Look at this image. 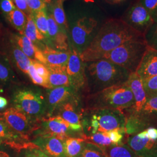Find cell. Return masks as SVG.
<instances>
[{
  "mask_svg": "<svg viewBox=\"0 0 157 157\" xmlns=\"http://www.w3.org/2000/svg\"><path fill=\"white\" fill-rule=\"evenodd\" d=\"M95 9L85 8L75 12L69 18L67 37L71 50L80 56L95 37L107 19Z\"/></svg>",
  "mask_w": 157,
  "mask_h": 157,
  "instance_id": "cell-2",
  "label": "cell"
},
{
  "mask_svg": "<svg viewBox=\"0 0 157 157\" xmlns=\"http://www.w3.org/2000/svg\"><path fill=\"white\" fill-rule=\"evenodd\" d=\"M43 127L46 135L42 136H56L63 141L67 139V133L70 128L69 124L60 116L44 119Z\"/></svg>",
  "mask_w": 157,
  "mask_h": 157,
  "instance_id": "cell-20",
  "label": "cell"
},
{
  "mask_svg": "<svg viewBox=\"0 0 157 157\" xmlns=\"http://www.w3.org/2000/svg\"><path fill=\"white\" fill-rule=\"evenodd\" d=\"M63 1H65V0H63Z\"/></svg>",
  "mask_w": 157,
  "mask_h": 157,
  "instance_id": "cell-51",
  "label": "cell"
},
{
  "mask_svg": "<svg viewBox=\"0 0 157 157\" xmlns=\"http://www.w3.org/2000/svg\"><path fill=\"white\" fill-rule=\"evenodd\" d=\"M126 144L138 157H157V140L131 135L126 136Z\"/></svg>",
  "mask_w": 157,
  "mask_h": 157,
  "instance_id": "cell-15",
  "label": "cell"
},
{
  "mask_svg": "<svg viewBox=\"0 0 157 157\" xmlns=\"http://www.w3.org/2000/svg\"><path fill=\"white\" fill-rule=\"evenodd\" d=\"M126 136L134 135L149 127L157 128V94L148 95L140 111L124 113Z\"/></svg>",
  "mask_w": 157,
  "mask_h": 157,
  "instance_id": "cell-8",
  "label": "cell"
},
{
  "mask_svg": "<svg viewBox=\"0 0 157 157\" xmlns=\"http://www.w3.org/2000/svg\"><path fill=\"white\" fill-rule=\"evenodd\" d=\"M85 141L99 146L101 148L113 146L112 142L107 135V132H98L90 136H83Z\"/></svg>",
  "mask_w": 157,
  "mask_h": 157,
  "instance_id": "cell-31",
  "label": "cell"
},
{
  "mask_svg": "<svg viewBox=\"0 0 157 157\" xmlns=\"http://www.w3.org/2000/svg\"><path fill=\"white\" fill-rule=\"evenodd\" d=\"M29 8L32 12L47 10V6L41 0H26Z\"/></svg>",
  "mask_w": 157,
  "mask_h": 157,
  "instance_id": "cell-41",
  "label": "cell"
},
{
  "mask_svg": "<svg viewBox=\"0 0 157 157\" xmlns=\"http://www.w3.org/2000/svg\"><path fill=\"white\" fill-rule=\"evenodd\" d=\"M126 117L118 109H88L84 116L83 126L87 135L107 132L118 128H125Z\"/></svg>",
  "mask_w": 157,
  "mask_h": 157,
  "instance_id": "cell-6",
  "label": "cell"
},
{
  "mask_svg": "<svg viewBox=\"0 0 157 157\" xmlns=\"http://www.w3.org/2000/svg\"><path fill=\"white\" fill-rule=\"evenodd\" d=\"M2 143V139L1 138H0V145Z\"/></svg>",
  "mask_w": 157,
  "mask_h": 157,
  "instance_id": "cell-49",
  "label": "cell"
},
{
  "mask_svg": "<svg viewBox=\"0 0 157 157\" xmlns=\"http://www.w3.org/2000/svg\"><path fill=\"white\" fill-rule=\"evenodd\" d=\"M41 1H43L45 3V4H47V5L49 6V5H50L54 2V0H41Z\"/></svg>",
  "mask_w": 157,
  "mask_h": 157,
  "instance_id": "cell-47",
  "label": "cell"
},
{
  "mask_svg": "<svg viewBox=\"0 0 157 157\" xmlns=\"http://www.w3.org/2000/svg\"><path fill=\"white\" fill-rule=\"evenodd\" d=\"M19 157H53L48 155L36 145L26 146Z\"/></svg>",
  "mask_w": 157,
  "mask_h": 157,
  "instance_id": "cell-34",
  "label": "cell"
},
{
  "mask_svg": "<svg viewBox=\"0 0 157 157\" xmlns=\"http://www.w3.org/2000/svg\"><path fill=\"white\" fill-rule=\"evenodd\" d=\"M143 39L142 34L121 19H107L89 46L80 56L84 62L100 59L107 52L129 41Z\"/></svg>",
  "mask_w": 157,
  "mask_h": 157,
  "instance_id": "cell-1",
  "label": "cell"
},
{
  "mask_svg": "<svg viewBox=\"0 0 157 157\" xmlns=\"http://www.w3.org/2000/svg\"><path fill=\"white\" fill-rule=\"evenodd\" d=\"M32 17L37 28L43 34L47 41L48 39V21L47 10L39 11L32 12ZM47 45V44H46Z\"/></svg>",
  "mask_w": 157,
  "mask_h": 157,
  "instance_id": "cell-30",
  "label": "cell"
},
{
  "mask_svg": "<svg viewBox=\"0 0 157 157\" xmlns=\"http://www.w3.org/2000/svg\"><path fill=\"white\" fill-rule=\"evenodd\" d=\"M60 108L61 117L69 124L70 128L74 131H81L82 124L80 115L76 112L75 107L71 102H66Z\"/></svg>",
  "mask_w": 157,
  "mask_h": 157,
  "instance_id": "cell-23",
  "label": "cell"
},
{
  "mask_svg": "<svg viewBox=\"0 0 157 157\" xmlns=\"http://www.w3.org/2000/svg\"><path fill=\"white\" fill-rule=\"evenodd\" d=\"M3 33H4L2 31V26H1V25L0 24V42L2 41V39H3V37H4V35Z\"/></svg>",
  "mask_w": 157,
  "mask_h": 157,
  "instance_id": "cell-46",
  "label": "cell"
},
{
  "mask_svg": "<svg viewBox=\"0 0 157 157\" xmlns=\"http://www.w3.org/2000/svg\"><path fill=\"white\" fill-rule=\"evenodd\" d=\"M8 39L11 41L28 56L32 61H38L45 65V60L42 51L23 34L13 33L10 30L5 32Z\"/></svg>",
  "mask_w": 157,
  "mask_h": 157,
  "instance_id": "cell-14",
  "label": "cell"
},
{
  "mask_svg": "<svg viewBox=\"0 0 157 157\" xmlns=\"http://www.w3.org/2000/svg\"><path fill=\"white\" fill-rule=\"evenodd\" d=\"M85 140L78 138H67L63 142L64 152L67 157H78L84 149Z\"/></svg>",
  "mask_w": 157,
  "mask_h": 157,
  "instance_id": "cell-28",
  "label": "cell"
},
{
  "mask_svg": "<svg viewBox=\"0 0 157 157\" xmlns=\"http://www.w3.org/2000/svg\"><path fill=\"white\" fill-rule=\"evenodd\" d=\"M17 135L5 122L0 121V138L12 139L17 137Z\"/></svg>",
  "mask_w": 157,
  "mask_h": 157,
  "instance_id": "cell-37",
  "label": "cell"
},
{
  "mask_svg": "<svg viewBox=\"0 0 157 157\" xmlns=\"http://www.w3.org/2000/svg\"><path fill=\"white\" fill-rule=\"evenodd\" d=\"M0 1H1V0H0Z\"/></svg>",
  "mask_w": 157,
  "mask_h": 157,
  "instance_id": "cell-52",
  "label": "cell"
},
{
  "mask_svg": "<svg viewBox=\"0 0 157 157\" xmlns=\"http://www.w3.org/2000/svg\"><path fill=\"white\" fill-rule=\"evenodd\" d=\"M17 77L8 58L3 52H0V90L15 83Z\"/></svg>",
  "mask_w": 157,
  "mask_h": 157,
  "instance_id": "cell-22",
  "label": "cell"
},
{
  "mask_svg": "<svg viewBox=\"0 0 157 157\" xmlns=\"http://www.w3.org/2000/svg\"><path fill=\"white\" fill-rule=\"evenodd\" d=\"M101 148L107 157H138L126 143Z\"/></svg>",
  "mask_w": 157,
  "mask_h": 157,
  "instance_id": "cell-29",
  "label": "cell"
},
{
  "mask_svg": "<svg viewBox=\"0 0 157 157\" xmlns=\"http://www.w3.org/2000/svg\"><path fill=\"white\" fill-rule=\"evenodd\" d=\"M11 101L14 108L32 118H39L48 110L46 96L36 87L15 88L12 91Z\"/></svg>",
  "mask_w": 157,
  "mask_h": 157,
  "instance_id": "cell-5",
  "label": "cell"
},
{
  "mask_svg": "<svg viewBox=\"0 0 157 157\" xmlns=\"http://www.w3.org/2000/svg\"><path fill=\"white\" fill-rule=\"evenodd\" d=\"M0 157H11L10 156V155L4 151H2L0 150Z\"/></svg>",
  "mask_w": 157,
  "mask_h": 157,
  "instance_id": "cell-45",
  "label": "cell"
},
{
  "mask_svg": "<svg viewBox=\"0 0 157 157\" xmlns=\"http://www.w3.org/2000/svg\"><path fill=\"white\" fill-rule=\"evenodd\" d=\"M147 47L144 39L131 40L107 52L101 59L124 67L130 73H135Z\"/></svg>",
  "mask_w": 157,
  "mask_h": 157,
  "instance_id": "cell-7",
  "label": "cell"
},
{
  "mask_svg": "<svg viewBox=\"0 0 157 157\" xmlns=\"http://www.w3.org/2000/svg\"><path fill=\"white\" fill-rule=\"evenodd\" d=\"M147 96L157 94V75L143 80Z\"/></svg>",
  "mask_w": 157,
  "mask_h": 157,
  "instance_id": "cell-36",
  "label": "cell"
},
{
  "mask_svg": "<svg viewBox=\"0 0 157 157\" xmlns=\"http://www.w3.org/2000/svg\"><path fill=\"white\" fill-rule=\"evenodd\" d=\"M63 140L56 136H41L34 141L41 150L53 157H67L64 152Z\"/></svg>",
  "mask_w": 157,
  "mask_h": 157,
  "instance_id": "cell-17",
  "label": "cell"
},
{
  "mask_svg": "<svg viewBox=\"0 0 157 157\" xmlns=\"http://www.w3.org/2000/svg\"><path fill=\"white\" fill-rule=\"evenodd\" d=\"M144 40L147 45L157 51V23L154 22L144 34Z\"/></svg>",
  "mask_w": 157,
  "mask_h": 157,
  "instance_id": "cell-32",
  "label": "cell"
},
{
  "mask_svg": "<svg viewBox=\"0 0 157 157\" xmlns=\"http://www.w3.org/2000/svg\"><path fill=\"white\" fill-rule=\"evenodd\" d=\"M107 2L111 4H117L122 2L124 0H105Z\"/></svg>",
  "mask_w": 157,
  "mask_h": 157,
  "instance_id": "cell-44",
  "label": "cell"
},
{
  "mask_svg": "<svg viewBox=\"0 0 157 157\" xmlns=\"http://www.w3.org/2000/svg\"><path fill=\"white\" fill-rule=\"evenodd\" d=\"M133 95L126 83L107 88L88 97V109H109L124 111L133 107Z\"/></svg>",
  "mask_w": 157,
  "mask_h": 157,
  "instance_id": "cell-4",
  "label": "cell"
},
{
  "mask_svg": "<svg viewBox=\"0 0 157 157\" xmlns=\"http://www.w3.org/2000/svg\"><path fill=\"white\" fill-rule=\"evenodd\" d=\"M126 84L128 86L133 95L135 103L133 107L122 111L124 113L139 112L145 104L147 97L143 80L136 72L131 73Z\"/></svg>",
  "mask_w": 157,
  "mask_h": 157,
  "instance_id": "cell-16",
  "label": "cell"
},
{
  "mask_svg": "<svg viewBox=\"0 0 157 157\" xmlns=\"http://www.w3.org/2000/svg\"><path fill=\"white\" fill-rule=\"evenodd\" d=\"M136 73L142 80L157 76V50L147 47Z\"/></svg>",
  "mask_w": 157,
  "mask_h": 157,
  "instance_id": "cell-18",
  "label": "cell"
},
{
  "mask_svg": "<svg viewBox=\"0 0 157 157\" xmlns=\"http://www.w3.org/2000/svg\"><path fill=\"white\" fill-rule=\"evenodd\" d=\"M2 41L4 44L2 52L8 58L13 69H15L17 71L29 76V70L32 63V60L19 47L8 39L6 34L4 35Z\"/></svg>",
  "mask_w": 157,
  "mask_h": 157,
  "instance_id": "cell-11",
  "label": "cell"
},
{
  "mask_svg": "<svg viewBox=\"0 0 157 157\" xmlns=\"http://www.w3.org/2000/svg\"><path fill=\"white\" fill-rule=\"evenodd\" d=\"M4 17L12 27L21 34H23L27 22V16L17 8L4 16Z\"/></svg>",
  "mask_w": 157,
  "mask_h": 157,
  "instance_id": "cell-27",
  "label": "cell"
},
{
  "mask_svg": "<svg viewBox=\"0 0 157 157\" xmlns=\"http://www.w3.org/2000/svg\"><path fill=\"white\" fill-rule=\"evenodd\" d=\"M84 67L86 86L89 94L126 83L131 73L105 59L84 62Z\"/></svg>",
  "mask_w": 157,
  "mask_h": 157,
  "instance_id": "cell-3",
  "label": "cell"
},
{
  "mask_svg": "<svg viewBox=\"0 0 157 157\" xmlns=\"http://www.w3.org/2000/svg\"><path fill=\"white\" fill-rule=\"evenodd\" d=\"M84 147L81 155L83 157H107L103 150L99 146L88 143Z\"/></svg>",
  "mask_w": 157,
  "mask_h": 157,
  "instance_id": "cell-33",
  "label": "cell"
},
{
  "mask_svg": "<svg viewBox=\"0 0 157 157\" xmlns=\"http://www.w3.org/2000/svg\"><path fill=\"white\" fill-rule=\"evenodd\" d=\"M120 19L143 36L154 22L151 15L138 0L129 6Z\"/></svg>",
  "mask_w": 157,
  "mask_h": 157,
  "instance_id": "cell-9",
  "label": "cell"
},
{
  "mask_svg": "<svg viewBox=\"0 0 157 157\" xmlns=\"http://www.w3.org/2000/svg\"><path fill=\"white\" fill-rule=\"evenodd\" d=\"M47 67L50 72L48 82L51 89L62 86H71L69 79L66 71L67 68Z\"/></svg>",
  "mask_w": 157,
  "mask_h": 157,
  "instance_id": "cell-26",
  "label": "cell"
},
{
  "mask_svg": "<svg viewBox=\"0 0 157 157\" xmlns=\"http://www.w3.org/2000/svg\"><path fill=\"white\" fill-rule=\"evenodd\" d=\"M153 19H154V21L155 22L157 23V13H156V15H155L154 17H153Z\"/></svg>",
  "mask_w": 157,
  "mask_h": 157,
  "instance_id": "cell-48",
  "label": "cell"
},
{
  "mask_svg": "<svg viewBox=\"0 0 157 157\" xmlns=\"http://www.w3.org/2000/svg\"><path fill=\"white\" fill-rule=\"evenodd\" d=\"M15 6L18 10L23 12L27 17L31 15L32 11L29 8L26 0H12Z\"/></svg>",
  "mask_w": 157,
  "mask_h": 157,
  "instance_id": "cell-42",
  "label": "cell"
},
{
  "mask_svg": "<svg viewBox=\"0 0 157 157\" xmlns=\"http://www.w3.org/2000/svg\"><path fill=\"white\" fill-rule=\"evenodd\" d=\"M17 7L12 0H1L0 1V13L4 17L14 10Z\"/></svg>",
  "mask_w": 157,
  "mask_h": 157,
  "instance_id": "cell-39",
  "label": "cell"
},
{
  "mask_svg": "<svg viewBox=\"0 0 157 157\" xmlns=\"http://www.w3.org/2000/svg\"><path fill=\"white\" fill-rule=\"evenodd\" d=\"M23 35L28 37L34 45H36L41 50H42L46 45L47 40L43 34L41 33L38 29L37 28L32 15L27 17V22Z\"/></svg>",
  "mask_w": 157,
  "mask_h": 157,
  "instance_id": "cell-24",
  "label": "cell"
},
{
  "mask_svg": "<svg viewBox=\"0 0 157 157\" xmlns=\"http://www.w3.org/2000/svg\"><path fill=\"white\" fill-rule=\"evenodd\" d=\"M66 71L73 89L79 90L86 86L84 62L75 51L71 50Z\"/></svg>",
  "mask_w": 157,
  "mask_h": 157,
  "instance_id": "cell-10",
  "label": "cell"
},
{
  "mask_svg": "<svg viewBox=\"0 0 157 157\" xmlns=\"http://www.w3.org/2000/svg\"><path fill=\"white\" fill-rule=\"evenodd\" d=\"M29 76L32 79V81L33 82L34 84L39 85L40 86H42L46 89H51L50 84L46 82L45 80L42 78L39 74L37 73L34 67L32 61V63L30 65V67H29Z\"/></svg>",
  "mask_w": 157,
  "mask_h": 157,
  "instance_id": "cell-35",
  "label": "cell"
},
{
  "mask_svg": "<svg viewBox=\"0 0 157 157\" xmlns=\"http://www.w3.org/2000/svg\"><path fill=\"white\" fill-rule=\"evenodd\" d=\"M8 105V101L6 98L0 96V109L6 108Z\"/></svg>",
  "mask_w": 157,
  "mask_h": 157,
  "instance_id": "cell-43",
  "label": "cell"
},
{
  "mask_svg": "<svg viewBox=\"0 0 157 157\" xmlns=\"http://www.w3.org/2000/svg\"><path fill=\"white\" fill-rule=\"evenodd\" d=\"M72 95V88L70 86L58 87L47 91V102L48 110L52 113L56 108L67 102Z\"/></svg>",
  "mask_w": 157,
  "mask_h": 157,
  "instance_id": "cell-19",
  "label": "cell"
},
{
  "mask_svg": "<svg viewBox=\"0 0 157 157\" xmlns=\"http://www.w3.org/2000/svg\"><path fill=\"white\" fill-rule=\"evenodd\" d=\"M32 63L37 73H38L39 75H40L42 78H43L46 82L49 83L48 78L50 72L48 67H47L44 64L38 61H32Z\"/></svg>",
  "mask_w": 157,
  "mask_h": 157,
  "instance_id": "cell-38",
  "label": "cell"
},
{
  "mask_svg": "<svg viewBox=\"0 0 157 157\" xmlns=\"http://www.w3.org/2000/svg\"></svg>",
  "mask_w": 157,
  "mask_h": 157,
  "instance_id": "cell-53",
  "label": "cell"
},
{
  "mask_svg": "<svg viewBox=\"0 0 157 157\" xmlns=\"http://www.w3.org/2000/svg\"><path fill=\"white\" fill-rule=\"evenodd\" d=\"M83 157V156H82V155H81V156H79V157Z\"/></svg>",
  "mask_w": 157,
  "mask_h": 157,
  "instance_id": "cell-50",
  "label": "cell"
},
{
  "mask_svg": "<svg viewBox=\"0 0 157 157\" xmlns=\"http://www.w3.org/2000/svg\"><path fill=\"white\" fill-rule=\"evenodd\" d=\"M141 4L149 12L152 17L157 13V0H138Z\"/></svg>",
  "mask_w": 157,
  "mask_h": 157,
  "instance_id": "cell-40",
  "label": "cell"
},
{
  "mask_svg": "<svg viewBox=\"0 0 157 157\" xmlns=\"http://www.w3.org/2000/svg\"><path fill=\"white\" fill-rule=\"evenodd\" d=\"M47 21L48 39L46 45L56 50L69 51L67 33L58 26L50 11H47Z\"/></svg>",
  "mask_w": 157,
  "mask_h": 157,
  "instance_id": "cell-13",
  "label": "cell"
},
{
  "mask_svg": "<svg viewBox=\"0 0 157 157\" xmlns=\"http://www.w3.org/2000/svg\"><path fill=\"white\" fill-rule=\"evenodd\" d=\"M47 67L67 68L71 51H62L53 49L45 45L42 50Z\"/></svg>",
  "mask_w": 157,
  "mask_h": 157,
  "instance_id": "cell-21",
  "label": "cell"
},
{
  "mask_svg": "<svg viewBox=\"0 0 157 157\" xmlns=\"http://www.w3.org/2000/svg\"><path fill=\"white\" fill-rule=\"evenodd\" d=\"M0 119L12 130L22 133L29 132L32 127L31 118L14 107H11L0 114Z\"/></svg>",
  "mask_w": 157,
  "mask_h": 157,
  "instance_id": "cell-12",
  "label": "cell"
},
{
  "mask_svg": "<svg viewBox=\"0 0 157 157\" xmlns=\"http://www.w3.org/2000/svg\"><path fill=\"white\" fill-rule=\"evenodd\" d=\"M63 0H54L48 6V11L51 12L58 26L66 33L68 32V22L63 6Z\"/></svg>",
  "mask_w": 157,
  "mask_h": 157,
  "instance_id": "cell-25",
  "label": "cell"
}]
</instances>
